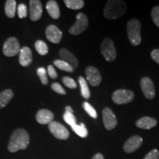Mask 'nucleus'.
Segmentation results:
<instances>
[{
  "instance_id": "obj_37",
  "label": "nucleus",
  "mask_w": 159,
  "mask_h": 159,
  "mask_svg": "<svg viewBox=\"0 0 159 159\" xmlns=\"http://www.w3.org/2000/svg\"><path fill=\"white\" fill-rule=\"evenodd\" d=\"M92 159H105V158L101 153H97L96 155H94Z\"/></svg>"
},
{
  "instance_id": "obj_36",
  "label": "nucleus",
  "mask_w": 159,
  "mask_h": 159,
  "mask_svg": "<svg viewBox=\"0 0 159 159\" xmlns=\"http://www.w3.org/2000/svg\"><path fill=\"white\" fill-rule=\"evenodd\" d=\"M150 56L155 62H156L158 64H159V49H153L152 51V52H151Z\"/></svg>"
},
{
  "instance_id": "obj_1",
  "label": "nucleus",
  "mask_w": 159,
  "mask_h": 159,
  "mask_svg": "<svg viewBox=\"0 0 159 159\" xmlns=\"http://www.w3.org/2000/svg\"><path fill=\"white\" fill-rule=\"evenodd\" d=\"M30 143V136L25 129L19 128L13 131L10 138L8 150L16 152L19 150H25Z\"/></svg>"
},
{
  "instance_id": "obj_11",
  "label": "nucleus",
  "mask_w": 159,
  "mask_h": 159,
  "mask_svg": "<svg viewBox=\"0 0 159 159\" xmlns=\"http://www.w3.org/2000/svg\"><path fill=\"white\" fill-rule=\"evenodd\" d=\"M85 75H86V79L88 82L92 86H97L100 84L101 81H102V76H101L99 71L91 66L85 69Z\"/></svg>"
},
{
  "instance_id": "obj_8",
  "label": "nucleus",
  "mask_w": 159,
  "mask_h": 159,
  "mask_svg": "<svg viewBox=\"0 0 159 159\" xmlns=\"http://www.w3.org/2000/svg\"><path fill=\"white\" fill-rule=\"evenodd\" d=\"M20 44L15 37L9 38L3 46V53L5 56L13 57L20 52Z\"/></svg>"
},
{
  "instance_id": "obj_18",
  "label": "nucleus",
  "mask_w": 159,
  "mask_h": 159,
  "mask_svg": "<svg viewBox=\"0 0 159 159\" xmlns=\"http://www.w3.org/2000/svg\"><path fill=\"white\" fill-rule=\"evenodd\" d=\"M156 119L150 116H144L136 122V125L138 128L145 129V130H149V129L154 128L155 126H156Z\"/></svg>"
},
{
  "instance_id": "obj_14",
  "label": "nucleus",
  "mask_w": 159,
  "mask_h": 159,
  "mask_svg": "<svg viewBox=\"0 0 159 159\" xmlns=\"http://www.w3.org/2000/svg\"><path fill=\"white\" fill-rule=\"evenodd\" d=\"M46 36L48 41L53 43H58L62 39V32L55 25H51L46 30Z\"/></svg>"
},
{
  "instance_id": "obj_12",
  "label": "nucleus",
  "mask_w": 159,
  "mask_h": 159,
  "mask_svg": "<svg viewBox=\"0 0 159 159\" xmlns=\"http://www.w3.org/2000/svg\"><path fill=\"white\" fill-rule=\"evenodd\" d=\"M42 4L39 0L30 1V17L32 21H35L41 19L42 16Z\"/></svg>"
},
{
  "instance_id": "obj_6",
  "label": "nucleus",
  "mask_w": 159,
  "mask_h": 159,
  "mask_svg": "<svg viewBox=\"0 0 159 159\" xmlns=\"http://www.w3.org/2000/svg\"><path fill=\"white\" fill-rule=\"evenodd\" d=\"M76 22L69 30V33L71 35H80L87 29L89 26V20L84 13H80L77 15Z\"/></svg>"
},
{
  "instance_id": "obj_32",
  "label": "nucleus",
  "mask_w": 159,
  "mask_h": 159,
  "mask_svg": "<svg viewBox=\"0 0 159 159\" xmlns=\"http://www.w3.org/2000/svg\"><path fill=\"white\" fill-rule=\"evenodd\" d=\"M18 15L20 19H24L27 16V8L25 4H20L18 6Z\"/></svg>"
},
{
  "instance_id": "obj_25",
  "label": "nucleus",
  "mask_w": 159,
  "mask_h": 159,
  "mask_svg": "<svg viewBox=\"0 0 159 159\" xmlns=\"http://www.w3.org/2000/svg\"><path fill=\"white\" fill-rule=\"evenodd\" d=\"M35 48L39 55H46L48 53V47L44 41L39 40L35 43Z\"/></svg>"
},
{
  "instance_id": "obj_10",
  "label": "nucleus",
  "mask_w": 159,
  "mask_h": 159,
  "mask_svg": "<svg viewBox=\"0 0 159 159\" xmlns=\"http://www.w3.org/2000/svg\"><path fill=\"white\" fill-rule=\"evenodd\" d=\"M102 119L105 128L108 130H113L117 125L116 116L109 108H105L102 111Z\"/></svg>"
},
{
  "instance_id": "obj_27",
  "label": "nucleus",
  "mask_w": 159,
  "mask_h": 159,
  "mask_svg": "<svg viewBox=\"0 0 159 159\" xmlns=\"http://www.w3.org/2000/svg\"><path fill=\"white\" fill-rule=\"evenodd\" d=\"M83 108H84V110L86 111L87 113H88V114L91 117H92L93 119L97 118V113L92 105L89 104V102H83Z\"/></svg>"
},
{
  "instance_id": "obj_2",
  "label": "nucleus",
  "mask_w": 159,
  "mask_h": 159,
  "mask_svg": "<svg viewBox=\"0 0 159 159\" xmlns=\"http://www.w3.org/2000/svg\"><path fill=\"white\" fill-rule=\"evenodd\" d=\"M127 10L126 3L122 0H110L105 5L104 16L108 19H116L122 16Z\"/></svg>"
},
{
  "instance_id": "obj_4",
  "label": "nucleus",
  "mask_w": 159,
  "mask_h": 159,
  "mask_svg": "<svg viewBox=\"0 0 159 159\" xmlns=\"http://www.w3.org/2000/svg\"><path fill=\"white\" fill-rule=\"evenodd\" d=\"M101 53L107 61H114L116 57V51L114 42L109 38H105L101 43Z\"/></svg>"
},
{
  "instance_id": "obj_34",
  "label": "nucleus",
  "mask_w": 159,
  "mask_h": 159,
  "mask_svg": "<svg viewBox=\"0 0 159 159\" xmlns=\"http://www.w3.org/2000/svg\"><path fill=\"white\" fill-rule=\"evenodd\" d=\"M144 159H159V152L158 150H151L146 156H144Z\"/></svg>"
},
{
  "instance_id": "obj_24",
  "label": "nucleus",
  "mask_w": 159,
  "mask_h": 159,
  "mask_svg": "<svg viewBox=\"0 0 159 159\" xmlns=\"http://www.w3.org/2000/svg\"><path fill=\"white\" fill-rule=\"evenodd\" d=\"M71 128L75 131V134L78 135L79 136L82 137V138H85V137L88 136V130H87L83 123H81L80 125L75 124L73 126H71Z\"/></svg>"
},
{
  "instance_id": "obj_19",
  "label": "nucleus",
  "mask_w": 159,
  "mask_h": 159,
  "mask_svg": "<svg viewBox=\"0 0 159 159\" xmlns=\"http://www.w3.org/2000/svg\"><path fill=\"white\" fill-rule=\"evenodd\" d=\"M46 9H47V12H48L49 15L54 19H59L60 16H61V13H60V8L57 2L54 1V0H50L47 3L46 5Z\"/></svg>"
},
{
  "instance_id": "obj_26",
  "label": "nucleus",
  "mask_w": 159,
  "mask_h": 159,
  "mask_svg": "<svg viewBox=\"0 0 159 159\" xmlns=\"http://www.w3.org/2000/svg\"><path fill=\"white\" fill-rule=\"evenodd\" d=\"M54 64L57 68L61 69V70L67 71V72H72L74 71V69L69 63L62 61V60H55L54 61Z\"/></svg>"
},
{
  "instance_id": "obj_35",
  "label": "nucleus",
  "mask_w": 159,
  "mask_h": 159,
  "mask_svg": "<svg viewBox=\"0 0 159 159\" xmlns=\"http://www.w3.org/2000/svg\"><path fill=\"white\" fill-rule=\"evenodd\" d=\"M47 71H48V74L49 76L52 79H55L57 77V71L55 70L54 66L52 65H49L47 68Z\"/></svg>"
},
{
  "instance_id": "obj_5",
  "label": "nucleus",
  "mask_w": 159,
  "mask_h": 159,
  "mask_svg": "<svg viewBox=\"0 0 159 159\" xmlns=\"http://www.w3.org/2000/svg\"><path fill=\"white\" fill-rule=\"evenodd\" d=\"M135 95L132 91L127 89H118L112 94V100L117 105L127 104L134 100Z\"/></svg>"
},
{
  "instance_id": "obj_21",
  "label": "nucleus",
  "mask_w": 159,
  "mask_h": 159,
  "mask_svg": "<svg viewBox=\"0 0 159 159\" xmlns=\"http://www.w3.org/2000/svg\"><path fill=\"white\" fill-rule=\"evenodd\" d=\"M16 11V2L15 0H7L5 3V13L7 17L13 18Z\"/></svg>"
},
{
  "instance_id": "obj_28",
  "label": "nucleus",
  "mask_w": 159,
  "mask_h": 159,
  "mask_svg": "<svg viewBox=\"0 0 159 159\" xmlns=\"http://www.w3.org/2000/svg\"><path fill=\"white\" fill-rule=\"evenodd\" d=\"M37 75H39L41 82L43 85H47L48 83V79H47V70L43 67H40L37 70Z\"/></svg>"
},
{
  "instance_id": "obj_17",
  "label": "nucleus",
  "mask_w": 159,
  "mask_h": 159,
  "mask_svg": "<svg viewBox=\"0 0 159 159\" xmlns=\"http://www.w3.org/2000/svg\"><path fill=\"white\" fill-rule=\"evenodd\" d=\"M54 119V114L47 109H41L36 114V120L39 124L47 125L52 122Z\"/></svg>"
},
{
  "instance_id": "obj_31",
  "label": "nucleus",
  "mask_w": 159,
  "mask_h": 159,
  "mask_svg": "<svg viewBox=\"0 0 159 159\" xmlns=\"http://www.w3.org/2000/svg\"><path fill=\"white\" fill-rule=\"evenodd\" d=\"M151 16L155 25L159 27V6H156L152 8L151 11Z\"/></svg>"
},
{
  "instance_id": "obj_7",
  "label": "nucleus",
  "mask_w": 159,
  "mask_h": 159,
  "mask_svg": "<svg viewBox=\"0 0 159 159\" xmlns=\"http://www.w3.org/2000/svg\"><path fill=\"white\" fill-rule=\"evenodd\" d=\"M49 130H50L51 134L57 139L66 140L69 136V132L67 128L61 123L55 121H52L49 124Z\"/></svg>"
},
{
  "instance_id": "obj_13",
  "label": "nucleus",
  "mask_w": 159,
  "mask_h": 159,
  "mask_svg": "<svg viewBox=\"0 0 159 159\" xmlns=\"http://www.w3.org/2000/svg\"><path fill=\"white\" fill-rule=\"evenodd\" d=\"M143 139L142 137L139 136H134L128 139L125 142L123 146L125 152L127 153H131V152L136 151L137 149H139L142 144Z\"/></svg>"
},
{
  "instance_id": "obj_3",
  "label": "nucleus",
  "mask_w": 159,
  "mask_h": 159,
  "mask_svg": "<svg viewBox=\"0 0 159 159\" xmlns=\"http://www.w3.org/2000/svg\"><path fill=\"white\" fill-rule=\"evenodd\" d=\"M127 32L129 41L134 46H139L142 42L141 37V23L137 19H131L127 25Z\"/></svg>"
},
{
  "instance_id": "obj_16",
  "label": "nucleus",
  "mask_w": 159,
  "mask_h": 159,
  "mask_svg": "<svg viewBox=\"0 0 159 159\" xmlns=\"http://www.w3.org/2000/svg\"><path fill=\"white\" fill-rule=\"evenodd\" d=\"M33 61V53L27 47H24L19 52V63L22 66H27Z\"/></svg>"
},
{
  "instance_id": "obj_29",
  "label": "nucleus",
  "mask_w": 159,
  "mask_h": 159,
  "mask_svg": "<svg viewBox=\"0 0 159 159\" xmlns=\"http://www.w3.org/2000/svg\"><path fill=\"white\" fill-rule=\"evenodd\" d=\"M63 119L71 127L76 124V117L73 115L72 113L65 112V114H63Z\"/></svg>"
},
{
  "instance_id": "obj_20",
  "label": "nucleus",
  "mask_w": 159,
  "mask_h": 159,
  "mask_svg": "<svg viewBox=\"0 0 159 159\" xmlns=\"http://www.w3.org/2000/svg\"><path fill=\"white\" fill-rule=\"evenodd\" d=\"M13 97V92L11 89H6L0 93V109L8 104Z\"/></svg>"
},
{
  "instance_id": "obj_38",
  "label": "nucleus",
  "mask_w": 159,
  "mask_h": 159,
  "mask_svg": "<svg viewBox=\"0 0 159 159\" xmlns=\"http://www.w3.org/2000/svg\"><path fill=\"white\" fill-rule=\"evenodd\" d=\"M65 109H66V112L72 113V114H73V110H72V108H71L70 106H66L65 108Z\"/></svg>"
},
{
  "instance_id": "obj_30",
  "label": "nucleus",
  "mask_w": 159,
  "mask_h": 159,
  "mask_svg": "<svg viewBox=\"0 0 159 159\" xmlns=\"http://www.w3.org/2000/svg\"><path fill=\"white\" fill-rule=\"evenodd\" d=\"M62 80H63V84H64L66 87H68V88L71 89L77 88V85L76 82H75L72 78H71V77H63Z\"/></svg>"
},
{
  "instance_id": "obj_22",
  "label": "nucleus",
  "mask_w": 159,
  "mask_h": 159,
  "mask_svg": "<svg viewBox=\"0 0 159 159\" xmlns=\"http://www.w3.org/2000/svg\"><path fill=\"white\" fill-rule=\"evenodd\" d=\"M79 84L80 85V90H81V94L82 96L85 99H89L91 97V92L89 90L88 83H87L86 80L83 78V77H79L78 78Z\"/></svg>"
},
{
  "instance_id": "obj_9",
  "label": "nucleus",
  "mask_w": 159,
  "mask_h": 159,
  "mask_svg": "<svg viewBox=\"0 0 159 159\" xmlns=\"http://www.w3.org/2000/svg\"><path fill=\"white\" fill-rule=\"evenodd\" d=\"M140 85L143 94L147 99H152L154 98L156 95V89L152 80L148 77H142L141 80Z\"/></svg>"
},
{
  "instance_id": "obj_23",
  "label": "nucleus",
  "mask_w": 159,
  "mask_h": 159,
  "mask_svg": "<svg viewBox=\"0 0 159 159\" xmlns=\"http://www.w3.org/2000/svg\"><path fill=\"white\" fill-rule=\"evenodd\" d=\"M63 2L68 8L71 10H80L85 5L84 1L83 0H65Z\"/></svg>"
},
{
  "instance_id": "obj_15",
  "label": "nucleus",
  "mask_w": 159,
  "mask_h": 159,
  "mask_svg": "<svg viewBox=\"0 0 159 159\" xmlns=\"http://www.w3.org/2000/svg\"><path fill=\"white\" fill-rule=\"evenodd\" d=\"M59 55L61 57V60L65 61L67 63L72 67L73 69H75L78 67L79 62L77 57L75 56L70 51H69L66 49H62L59 52Z\"/></svg>"
},
{
  "instance_id": "obj_33",
  "label": "nucleus",
  "mask_w": 159,
  "mask_h": 159,
  "mask_svg": "<svg viewBox=\"0 0 159 159\" xmlns=\"http://www.w3.org/2000/svg\"><path fill=\"white\" fill-rule=\"evenodd\" d=\"M52 89L60 94H66L65 90L58 83H52Z\"/></svg>"
}]
</instances>
